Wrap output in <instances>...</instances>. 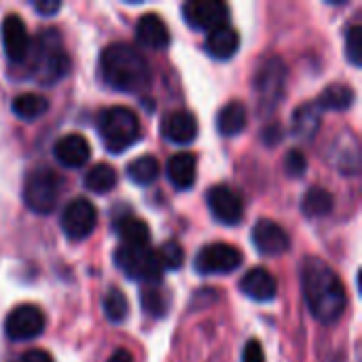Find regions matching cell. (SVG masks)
<instances>
[{"label": "cell", "mask_w": 362, "mask_h": 362, "mask_svg": "<svg viewBox=\"0 0 362 362\" xmlns=\"http://www.w3.org/2000/svg\"><path fill=\"white\" fill-rule=\"evenodd\" d=\"M19 362H53V358L45 350H28V352L21 354Z\"/></svg>", "instance_id": "37"}, {"label": "cell", "mask_w": 362, "mask_h": 362, "mask_svg": "<svg viewBox=\"0 0 362 362\" xmlns=\"http://www.w3.org/2000/svg\"><path fill=\"white\" fill-rule=\"evenodd\" d=\"M301 210L308 218H322L333 210V195L322 187H312L301 199Z\"/></svg>", "instance_id": "24"}, {"label": "cell", "mask_w": 362, "mask_h": 362, "mask_svg": "<svg viewBox=\"0 0 362 362\" xmlns=\"http://www.w3.org/2000/svg\"><path fill=\"white\" fill-rule=\"evenodd\" d=\"M127 176H129L132 182H136L140 187L153 185L157 180V176H159V161L153 155L138 157L127 165Z\"/></svg>", "instance_id": "30"}, {"label": "cell", "mask_w": 362, "mask_h": 362, "mask_svg": "<svg viewBox=\"0 0 362 362\" xmlns=\"http://www.w3.org/2000/svg\"><path fill=\"white\" fill-rule=\"evenodd\" d=\"M320 127V115H318V108L316 104H303L295 110L293 115V129L299 138L303 140H310L316 136Z\"/></svg>", "instance_id": "26"}, {"label": "cell", "mask_w": 362, "mask_h": 362, "mask_svg": "<svg viewBox=\"0 0 362 362\" xmlns=\"http://www.w3.org/2000/svg\"><path fill=\"white\" fill-rule=\"evenodd\" d=\"M68 72H70V57H68L64 51L53 49V51L47 55V59L42 62V66H40V70H38V78H40L42 83L51 85V83L64 78Z\"/></svg>", "instance_id": "29"}, {"label": "cell", "mask_w": 362, "mask_h": 362, "mask_svg": "<svg viewBox=\"0 0 362 362\" xmlns=\"http://www.w3.org/2000/svg\"><path fill=\"white\" fill-rule=\"evenodd\" d=\"M301 288L308 310L318 322L335 325L344 316L348 305L344 282L322 259L310 257L303 261Z\"/></svg>", "instance_id": "1"}, {"label": "cell", "mask_w": 362, "mask_h": 362, "mask_svg": "<svg viewBox=\"0 0 362 362\" xmlns=\"http://www.w3.org/2000/svg\"><path fill=\"white\" fill-rule=\"evenodd\" d=\"M240 291L259 303L274 301L278 295V282L265 267H252L240 282Z\"/></svg>", "instance_id": "16"}, {"label": "cell", "mask_w": 362, "mask_h": 362, "mask_svg": "<svg viewBox=\"0 0 362 362\" xmlns=\"http://www.w3.org/2000/svg\"><path fill=\"white\" fill-rule=\"evenodd\" d=\"M252 244L263 257H280L291 250L288 233L269 218H263L252 227Z\"/></svg>", "instance_id": "12"}, {"label": "cell", "mask_w": 362, "mask_h": 362, "mask_svg": "<svg viewBox=\"0 0 362 362\" xmlns=\"http://www.w3.org/2000/svg\"><path fill=\"white\" fill-rule=\"evenodd\" d=\"M98 132L108 153L119 155L140 138V121L125 106H110L98 112Z\"/></svg>", "instance_id": "3"}, {"label": "cell", "mask_w": 362, "mask_h": 362, "mask_svg": "<svg viewBox=\"0 0 362 362\" xmlns=\"http://www.w3.org/2000/svg\"><path fill=\"white\" fill-rule=\"evenodd\" d=\"M2 42H4V53L13 64H19L30 55L32 40H30L28 28H25V23L21 21L19 15L11 13V15L4 17V21H2Z\"/></svg>", "instance_id": "13"}, {"label": "cell", "mask_w": 362, "mask_h": 362, "mask_svg": "<svg viewBox=\"0 0 362 362\" xmlns=\"http://www.w3.org/2000/svg\"><path fill=\"white\" fill-rule=\"evenodd\" d=\"M115 233L123 242L121 246H148V242H151L148 225L132 214L115 221Z\"/></svg>", "instance_id": "20"}, {"label": "cell", "mask_w": 362, "mask_h": 362, "mask_svg": "<svg viewBox=\"0 0 362 362\" xmlns=\"http://www.w3.org/2000/svg\"><path fill=\"white\" fill-rule=\"evenodd\" d=\"M57 197H59V180L51 170L38 168V170H34V172H30L25 176L23 202L32 212H36V214L53 212L55 204H57Z\"/></svg>", "instance_id": "5"}, {"label": "cell", "mask_w": 362, "mask_h": 362, "mask_svg": "<svg viewBox=\"0 0 362 362\" xmlns=\"http://www.w3.org/2000/svg\"><path fill=\"white\" fill-rule=\"evenodd\" d=\"M240 49V34L231 25H223L208 34L206 38V51L214 59H229Z\"/></svg>", "instance_id": "19"}, {"label": "cell", "mask_w": 362, "mask_h": 362, "mask_svg": "<svg viewBox=\"0 0 362 362\" xmlns=\"http://www.w3.org/2000/svg\"><path fill=\"white\" fill-rule=\"evenodd\" d=\"M244 257L242 252L231 246V244H210L204 246L197 257H195V272L202 276H223V274H231L235 269H240Z\"/></svg>", "instance_id": "7"}, {"label": "cell", "mask_w": 362, "mask_h": 362, "mask_svg": "<svg viewBox=\"0 0 362 362\" xmlns=\"http://www.w3.org/2000/svg\"><path fill=\"white\" fill-rule=\"evenodd\" d=\"M45 331V314L30 303L17 305L4 318V333L11 341H30Z\"/></svg>", "instance_id": "10"}, {"label": "cell", "mask_w": 362, "mask_h": 362, "mask_svg": "<svg viewBox=\"0 0 362 362\" xmlns=\"http://www.w3.org/2000/svg\"><path fill=\"white\" fill-rule=\"evenodd\" d=\"M136 38L142 47L153 49V51H163L170 47V30L165 21L155 13H146L138 19Z\"/></svg>", "instance_id": "17"}, {"label": "cell", "mask_w": 362, "mask_h": 362, "mask_svg": "<svg viewBox=\"0 0 362 362\" xmlns=\"http://www.w3.org/2000/svg\"><path fill=\"white\" fill-rule=\"evenodd\" d=\"M354 102V91L348 85H329L316 100V108L320 110H346Z\"/></svg>", "instance_id": "25"}, {"label": "cell", "mask_w": 362, "mask_h": 362, "mask_svg": "<svg viewBox=\"0 0 362 362\" xmlns=\"http://www.w3.org/2000/svg\"><path fill=\"white\" fill-rule=\"evenodd\" d=\"M208 208L221 225H238L244 216V202L240 193L227 185H216L210 189Z\"/></svg>", "instance_id": "11"}, {"label": "cell", "mask_w": 362, "mask_h": 362, "mask_svg": "<svg viewBox=\"0 0 362 362\" xmlns=\"http://www.w3.org/2000/svg\"><path fill=\"white\" fill-rule=\"evenodd\" d=\"M102 308H104V316H106L110 322H115V325L123 322V320L127 318V314H129L127 297H125L119 288H110V291L104 295Z\"/></svg>", "instance_id": "31"}, {"label": "cell", "mask_w": 362, "mask_h": 362, "mask_svg": "<svg viewBox=\"0 0 362 362\" xmlns=\"http://www.w3.org/2000/svg\"><path fill=\"white\" fill-rule=\"evenodd\" d=\"M11 108H13V112L19 119H23V121H36V119H40L49 110V102L40 93L28 91V93H19L13 100Z\"/></svg>", "instance_id": "23"}, {"label": "cell", "mask_w": 362, "mask_h": 362, "mask_svg": "<svg viewBox=\"0 0 362 362\" xmlns=\"http://www.w3.org/2000/svg\"><path fill=\"white\" fill-rule=\"evenodd\" d=\"M108 362H134V358L127 350H115V354L108 358Z\"/></svg>", "instance_id": "38"}, {"label": "cell", "mask_w": 362, "mask_h": 362, "mask_svg": "<svg viewBox=\"0 0 362 362\" xmlns=\"http://www.w3.org/2000/svg\"><path fill=\"white\" fill-rule=\"evenodd\" d=\"M155 252L163 272H178L185 265V250L178 242H165Z\"/></svg>", "instance_id": "32"}, {"label": "cell", "mask_w": 362, "mask_h": 362, "mask_svg": "<svg viewBox=\"0 0 362 362\" xmlns=\"http://www.w3.org/2000/svg\"><path fill=\"white\" fill-rule=\"evenodd\" d=\"M117 180H119V176H117L115 168L108 165V163H95L83 176L85 189L91 191V193H98V195H104V193L112 191L117 187Z\"/></svg>", "instance_id": "22"}, {"label": "cell", "mask_w": 362, "mask_h": 362, "mask_svg": "<svg viewBox=\"0 0 362 362\" xmlns=\"http://www.w3.org/2000/svg\"><path fill=\"white\" fill-rule=\"evenodd\" d=\"M165 174L174 189L187 191L197 180V159L193 157V153H176L168 159Z\"/></svg>", "instance_id": "18"}, {"label": "cell", "mask_w": 362, "mask_h": 362, "mask_svg": "<svg viewBox=\"0 0 362 362\" xmlns=\"http://www.w3.org/2000/svg\"><path fill=\"white\" fill-rule=\"evenodd\" d=\"M341 148H335V163L344 174H358L361 170V153L358 144L350 134H344L339 138Z\"/></svg>", "instance_id": "27"}, {"label": "cell", "mask_w": 362, "mask_h": 362, "mask_svg": "<svg viewBox=\"0 0 362 362\" xmlns=\"http://www.w3.org/2000/svg\"><path fill=\"white\" fill-rule=\"evenodd\" d=\"M197 119L189 110H174L168 112L161 123V134L168 142L174 144H189L197 138Z\"/></svg>", "instance_id": "15"}, {"label": "cell", "mask_w": 362, "mask_h": 362, "mask_svg": "<svg viewBox=\"0 0 362 362\" xmlns=\"http://www.w3.org/2000/svg\"><path fill=\"white\" fill-rule=\"evenodd\" d=\"M140 303H142V310L148 316L163 318L168 314V310H170V295H168L165 288H161L157 284H148L140 293Z\"/></svg>", "instance_id": "28"}, {"label": "cell", "mask_w": 362, "mask_h": 362, "mask_svg": "<svg viewBox=\"0 0 362 362\" xmlns=\"http://www.w3.org/2000/svg\"><path fill=\"white\" fill-rule=\"evenodd\" d=\"M244 127H246V106L242 102L233 100L221 108V112L216 117V129L221 136L233 138L240 132H244Z\"/></svg>", "instance_id": "21"}, {"label": "cell", "mask_w": 362, "mask_h": 362, "mask_svg": "<svg viewBox=\"0 0 362 362\" xmlns=\"http://www.w3.org/2000/svg\"><path fill=\"white\" fill-rule=\"evenodd\" d=\"M102 81L123 93H140L151 85L148 62L132 45L112 42L100 55Z\"/></svg>", "instance_id": "2"}, {"label": "cell", "mask_w": 362, "mask_h": 362, "mask_svg": "<svg viewBox=\"0 0 362 362\" xmlns=\"http://www.w3.org/2000/svg\"><path fill=\"white\" fill-rule=\"evenodd\" d=\"M53 157L57 159L59 165L70 168V170H78V168L87 165V161L91 157V146H89L85 136L66 134L53 144Z\"/></svg>", "instance_id": "14"}, {"label": "cell", "mask_w": 362, "mask_h": 362, "mask_svg": "<svg viewBox=\"0 0 362 362\" xmlns=\"http://www.w3.org/2000/svg\"><path fill=\"white\" fill-rule=\"evenodd\" d=\"M346 53L354 66L362 64V28L358 23L350 25L346 32Z\"/></svg>", "instance_id": "33"}, {"label": "cell", "mask_w": 362, "mask_h": 362, "mask_svg": "<svg viewBox=\"0 0 362 362\" xmlns=\"http://www.w3.org/2000/svg\"><path fill=\"white\" fill-rule=\"evenodd\" d=\"M182 17L193 30L210 34L229 25V6L221 0H189L182 4Z\"/></svg>", "instance_id": "8"}, {"label": "cell", "mask_w": 362, "mask_h": 362, "mask_svg": "<svg viewBox=\"0 0 362 362\" xmlns=\"http://www.w3.org/2000/svg\"><path fill=\"white\" fill-rule=\"evenodd\" d=\"M242 362H265V352L259 341H248L242 354Z\"/></svg>", "instance_id": "35"}, {"label": "cell", "mask_w": 362, "mask_h": 362, "mask_svg": "<svg viewBox=\"0 0 362 362\" xmlns=\"http://www.w3.org/2000/svg\"><path fill=\"white\" fill-rule=\"evenodd\" d=\"M276 134L280 136V127H276V125H274V127H269V129H265V136H267L265 140H267V144H274V142L278 140V138H276Z\"/></svg>", "instance_id": "39"}, {"label": "cell", "mask_w": 362, "mask_h": 362, "mask_svg": "<svg viewBox=\"0 0 362 362\" xmlns=\"http://www.w3.org/2000/svg\"><path fill=\"white\" fill-rule=\"evenodd\" d=\"M62 231L70 238V240H85L95 231L98 225V210L95 206L85 199H72L64 210H62Z\"/></svg>", "instance_id": "9"}, {"label": "cell", "mask_w": 362, "mask_h": 362, "mask_svg": "<svg viewBox=\"0 0 362 362\" xmlns=\"http://www.w3.org/2000/svg\"><path fill=\"white\" fill-rule=\"evenodd\" d=\"M286 83V66L280 57H267L257 68L255 74V91L259 95V104L272 110L284 93Z\"/></svg>", "instance_id": "6"}, {"label": "cell", "mask_w": 362, "mask_h": 362, "mask_svg": "<svg viewBox=\"0 0 362 362\" xmlns=\"http://www.w3.org/2000/svg\"><path fill=\"white\" fill-rule=\"evenodd\" d=\"M284 168L288 176H303L308 170V159L301 151H291L284 159Z\"/></svg>", "instance_id": "34"}, {"label": "cell", "mask_w": 362, "mask_h": 362, "mask_svg": "<svg viewBox=\"0 0 362 362\" xmlns=\"http://www.w3.org/2000/svg\"><path fill=\"white\" fill-rule=\"evenodd\" d=\"M34 11H38L40 15H55L59 8H62V2L59 0H38V2H32Z\"/></svg>", "instance_id": "36"}, {"label": "cell", "mask_w": 362, "mask_h": 362, "mask_svg": "<svg viewBox=\"0 0 362 362\" xmlns=\"http://www.w3.org/2000/svg\"><path fill=\"white\" fill-rule=\"evenodd\" d=\"M112 259L115 265L134 282H144L146 286L161 282L163 269L151 246H119Z\"/></svg>", "instance_id": "4"}]
</instances>
